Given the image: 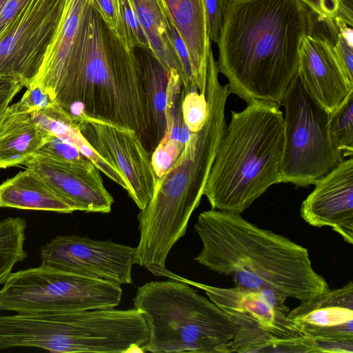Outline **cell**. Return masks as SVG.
Returning <instances> with one entry per match:
<instances>
[{"instance_id": "cell-1", "label": "cell", "mask_w": 353, "mask_h": 353, "mask_svg": "<svg viewBox=\"0 0 353 353\" xmlns=\"http://www.w3.org/2000/svg\"><path fill=\"white\" fill-rule=\"evenodd\" d=\"M314 15L301 0H229L216 43L230 93L281 106Z\"/></svg>"}, {"instance_id": "cell-2", "label": "cell", "mask_w": 353, "mask_h": 353, "mask_svg": "<svg viewBox=\"0 0 353 353\" xmlns=\"http://www.w3.org/2000/svg\"><path fill=\"white\" fill-rule=\"evenodd\" d=\"M194 229L202 250L194 259L230 277L236 287L272 290L301 302L330 288L313 268L305 248L239 213L211 208L199 214Z\"/></svg>"}, {"instance_id": "cell-3", "label": "cell", "mask_w": 353, "mask_h": 353, "mask_svg": "<svg viewBox=\"0 0 353 353\" xmlns=\"http://www.w3.org/2000/svg\"><path fill=\"white\" fill-rule=\"evenodd\" d=\"M52 96L76 121L133 130L146 147L147 99L135 50L108 28L92 5L82 43Z\"/></svg>"}, {"instance_id": "cell-4", "label": "cell", "mask_w": 353, "mask_h": 353, "mask_svg": "<svg viewBox=\"0 0 353 353\" xmlns=\"http://www.w3.org/2000/svg\"><path fill=\"white\" fill-rule=\"evenodd\" d=\"M219 73L210 50L205 122L200 130L192 132L176 159L157 179L150 201L140 210L134 264L165 268L170 250L185 235L191 215L200 203L226 125L225 108L230 92L228 84L220 83Z\"/></svg>"}, {"instance_id": "cell-5", "label": "cell", "mask_w": 353, "mask_h": 353, "mask_svg": "<svg viewBox=\"0 0 353 353\" xmlns=\"http://www.w3.org/2000/svg\"><path fill=\"white\" fill-rule=\"evenodd\" d=\"M283 144L280 105L252 101L232 111L204 188L211 208L241 214L280 183Z\"/></svg>"}, {"instance_id": "cell-6", "label": "cell", "mask_w": 353, "mask_h": 353, "mask_svg": "<svg viewBox=\"0 0 353 353\" xmlns=\"http://www.w3.org/2000/svg\"><path fill=\"white\" fill-rule=\"evenodd\" d=\"M133 303L150 332L141 352L223 353L239 330L214 303L181 281L148 282Z\"/></svg>"}, {"instance_id": "cell-7", "label": "cell", "mask_w": 353, "mask_h": 353, "mask_svg": "<svg viewBox=\"0 0 353 353\" xmlns=\"http://www.w3.org/2000/svg\"><path fill=\"white\" fill-rule=\"evenodd\" d=\"M148 270L155 276L181 281L203 290L227 314L239 330L223 353H317L314 342L288 317V298L279 292L212 286L179 276L165 267Z\"/></svg>"}, {"instance_id": "cell-8", "label": "cell", "mask_w": 353, "mask_h": 353, "mask_svg": "<svg viewBox=\"0 0 353 353\" xmlns=\"http://www.w3.org/2000/svg\"><path fill=\"white\" fill-rule=\"evenodd\" d=\"M120 285L42 265L11 272L0 289V310L70 312L117 307Z\"/></svg>"}, {"instance_id": "cell-9", "label": "cell", "mask_w": 353, "mask_h": 353, "mask_svg": "<svg viewBox=\"0 0 353 353\" xmlns=\"http://www.w3.org/2000/svg\"><path fill=\"white\" fill-rule=\"evenodd\" d=\"M281 105L285 114L280 183H291L299 187L312 185L344 158L330 138V114L307 94L298 75Z\"/></svg>"}, {"instance_id": "cell-10", "label": "cell", "mask_w": 353, "mask_h": 353, "mask_svg": "<svg viewBox=\"0 0 353 353\" xmlns=\"http://www.w3.org/2000/svg\"><path fill=\"white\" fill-rule=\"evenodd\" d=\"M65 0H32L0 37V76L28 88L57 29Z\"/></svg>"}, {"instance_id": "cell-11", "label": "cell", "mask_w": 353, "mask_h": 353, "mask_svg": "<svg viewBox=\"0 0 353 353\" xmlns=\"http://www.w3.org/2000/svg\"><path fill=\"white\" fill-rule=\"evenodd\" d=\"M134 252L135 248L110 239L62 235L41 247L40 258L46 266L121 285L132 283Z\"/></svg>"}, {"instance_id": "cell-12", "label": "cell", "mask_w": 353, "mask_h": 353, "mask_svg": "<svg viewBox=\"0 0 353 353\" xmlns=\"http://www.w3.org/2000/svg\"><path fill=\"white\" fill-rule=\"evenodd\" d=\"M80 132L94 150L114 165L127 183L139 209L150 201L158 179L151 154L133 130L92 119L78 122Z\"/></svg>"}, {"instance_id": "cell-13", "label": "cell", "mask_w": 353, "mask_h": 353, "mask_svg": "<svg viewBox=\"0 0 353 353\" xmlns=\"http://www.w3.org/2000/svg\"><path fill=\"white\" fill-rule=\"evenodd\" d=\"M288 317L311 339L318 352H353V283L323 294L289 310Z\"/></svg>"}, {"instance_id": "cell-14", "label": "cell", "mask_w": 353, "mask_h": 353, "mask_svg": "<svg viewBox=\"0 0 353 353\" xmlns=\"http://www.w3.org/2000/svg\"><path fill=\"white\" fill-rule=\"evenodd\" d=\"M302 202V219L312 226L330 227L345 242L353 243V159L341 161L314 183Z\"/></svg>"}, {"instance_id": "cell-15", "label": "cell", "mask_w": 353, "mask_h": 353, "mask_svg": "<svg viewBox=\"0 0 353 353\" xmlns=\"http://www.w3.org/2000/svg\"><path fill=\"white\" fill-rule=\"evenodd\" d=\"M21 165L41 176L75 211L110 212L114 199L94 164L77 165L34 153Z\"/></svg>"}, {"instance_id": "cell-16", "label": "cell", "mask_w": 353, "mask_h": 353, "mask_svg": "<svg viewBox=\"0 0 353 353\" xmlns=\"http://www.w3.org/2000/svg\"><path fill=\"white\" fill-rule=\"evenodd\" d=\"M297 75L307 94L329 114L353 90L336 59L333 44L314 33L303 40Z\"/></svg>"}, {"instance_id": "cell-17", "label": "cell", "mask_w": 353, "mask_h": 353, "mask_svg": "<svg viewBox=\"0 0 353 353\" xmlns=\"http://www.w3.org/2000/svg\"><path fill=\"white\" fill-rule=\"evenodd\" d=\"M91 8L92 0L65 1L57 29L32 84L43 86L52 96L82 43Z\"/></svg>"}, {"instance_id": "cell-18", "label": "cell", "mask_w": 353, "mask_h": 353, "mask_svg": "<svg viewBox=\"0 0 353 353\" xmlns=\"http://www.w3.org/2000/svg\"><path fill=\"white\" fill-rule=\"evenodd\" d=\"M189 53L194 85L206 93L208 55L211 48L203 0H163Z\"/></svg>"}, {"instance_id": "cell-19", "label": "cell", "mask_w": 353, "mask_h": 353, "mask_svg": "<svg viewBox=\"0 0 353 353\" xmlns=\"http://www.w3.org/2000/svg\"><path fill=\"white\" fill-rule=\"evenodd\" d=\"M48 132L16 103L0 112V169L21 165L44 143Z\"/></svg>"}, {"instance_id": "cell-20", "label": "cell", "mask_w": 353, "mask_h": 353, "mask_svg": "<svg viewBox=\"0 0 353 353\" xmlns=\"http://www.w3.org/2000/svg\"><path fill=\"white\" fill-rule=\"evenodd\" d=\"M0 207L66 214L75 211L41 176L30 168L0 184Z\"/></svg>"}, {"instance_id": "cell-21", "label": "cell", "mask_w": 353, "mask_h": 353, "mask_svg": "<svg viewBox=\"0 0 353 353\" xmlns=\"http://www.w3.org/2000/svg\"><path fill=\"white\" fill-rule=\"evenodd\" d=\"M183 97L181 74L176 70H170L167 89L165 130L163 139L151 155L158 178L174 162L192 134L183 116Z\"/></svg>"}, {"instance_id": "cell-22", "label": "cell", "mask_w": 353, "mask_h": 353, "mask_svg": "<svg viewBox=\"0 0 353 353\" xmlns=\"http://www.w3.org/2000/svg\"><path fill=\"white\" fill-rule=\"evenodd\" d=\"M147 99L148 135L146 149L151 154L165 130V107L169 71L150 50L135 48Z\"/></svg>"}, {"instance_id": "cell-23", "label": "cell", "mask_w": 353, "mask_h": 353, "mask_svg": "<svg viewBox=\"0 0 353 353\" xmlns=\"http://www.w3.org/2000/svg\"><path fill=\"white\" fill-rule=\"evenodd\" d=\"M30 114L40 127L71 143L110 179L124 190L127 189L126 181L121 173L94 150L80 132L78 122L56 102L43 110L32 112Z\"/></svg>"}, {"instance_id": "cell-24", "label": "cell", "mask_w": 353, "mask_h": 353, "mask_svg": "<svg viewBox=\"0 0 353 353\" xmlns=\"http://www.w3.org/2000/svg\"><path fill=\"white\" fill-rule=\"evenodd\" d=\"M148 37L151 52L170 71L182 76L181 67L171 41L159 0H130Z\"/></svg>"}, {"instance_id": "cell-25", "label": "cell", "mask_w": 353, "mask_h": 353, "mask_svg": "<svg viewBox=\"0 0 353 353\" xmlns=\"http://www.w3.org/2000/svg\"><path fill=\"white\" fill-rule=\"evenodd\" d=\"M26 222L21 217L0 221V285L3 284L14 265L27 257L24 250Z\"/></svg>"}, {"instance_id": "cell-26", "label": "cell", "mask_w": 353, "mask_h": 353, "mask_svg": "<svg viewBox=\"0 0 353 353\" xmlns=\"http://www.w3.org/2000/svg\"><path fill=\"white\" fill-rule=\"evenodd\" d=\"M328 132L333 145L343 157L353 154V90L330 114Z\"/></svg>"}, {"instance_id": "cell-27", "label": "cell", "mask_w": 353, "mask_h": 353, "mask_svg": "<svg viewBox=\"0 0 353 353\" xmlns=\"http://www.w3.org/2000/svg\"><path fill=\"white\" fill-rule=\"evenodd\" d=\"M35 153L57 161L77 165L94 164L71 143L50 132L44 143Z\"/></svg>"}, {"instance_id": "cell-28", "label": "cell", "mask_w": 353, "mask_h": 353, "mask_svg": "<svg viewBox=\"0 0 353 353\" xmlns=\"http://www.w3.org/2000/svg\"><path fill=\"white\" fill-rule=\"evenodd\" d=\"M320 19L353 26V0H301Z\"/></svg>"}, {"instance_id": "cell-29", "label": "cell", "mask_w": 353, "mask_h": 353, "mask_svg": "<svg viewBox=\"0 0 353 353\" xmlns=\"http://www.w3.org/2000/svg\"><path fill=\"white\" fill-rule=\"evenodd\" d=\"M182 112L188 128L196 132L203 126L208 114L206 93H201L196 88L184 92Z\"/></svg>"}, {"instance_id": "cell-30", "label": "cell", "mask_w": 353, "mask_h": 353, "mask_svg": "<svg viewBox=\"0 0 353 353\" xmlns=\"http://www.w3.org/2000/svg\"><path fill=\"white\" fill-rule=\"evenodd\" d=\"M92 5L108 28L125 46L135 50L124 26L120 0H92Z\"/></svg>"}, {"instance_id": "cell-31", "label": "cell", "mask_w": 353, "mask_h": 353, "mask_svg": "<svg viewBox=\"0 0 353 353\" xmlns=\"http://www.w3.org/2000/svg\"><path fill=\"white\" fill-rule=\"evenodd\" d=\"M338 28L333 50L349 84L353 87V31L344 23H335Z\"/></svg>"}, {"instance_id": "cell-32", "label": "cell", "mask_w": 353, "mask_h": 353, "mask_svg": "<svg viewBox=\"0 0 353 353\" xmlns=\"http://www.w3.org/2000/svg\"><path fill=\"white\" fill-rule=\"evenodd\" d=\"M124 26L134 48L150 50L148 37L130 0H120ZM151 51V50H150Z\"/></svg>"}, {"instance_id": "cell-33", "label": "cell", "mask_w": 353, "mask_h": 353, "mask_svg": "<svg viewBox=\"0 0 353 353\" xmlns=\"http://www.w3.org/2000/svg\"><path fill=\"white\" fill-rule=\"evenodd\" d=\"M54 103V99L45 88L32 84L16 104L20 110L31 113L43 110Z\"/></svg>"}, {"instance_id": "cell-34", "label": "cell", "mask_w": 353, "mask_h": 353, "mask_svg": "<svg viewBox=\"0 0 353 353\" xmlns=\"http://www.w3.org/2000/svg\"><path fill=\"white\" fill-rule=\"evenodd\" d=\"M229 0H203L208 34L211 42L216 43L221 30Z\"/></svg>"}, {"instance_id": "cell-35", "label": "cell", "mask_w": 353, "mask_h": 353, "mask_svg": "<svg viewBox=\"0 0 353 353\" xmlns=\"http://www.w3.org/2000/svg\"><path fill=\"white\" fill-rule=\"evenodd\" d=\"M32 0H6L0 9V37Z\"/></svg>"}, {"instance_id": "cell-36", "label": "cell", "mask_w": 353, "mask_h": 353, "mask_svg": "<svg viewBox=\"0 0 353 353\" xmlns=\"http://www.w3.org/2000/svg\"><path fill=\"white\" fill-rule=\"evenodd\" d=\"M23 87L21 82L16 78L0 76V112L10 105Z\"/></svg>"}, {"instance_id": "cell-37", "label": "cell", "mask_w": 353, "mask_h": 353, "mask_svg": "<svg viewBox=\"0 0 353 353\" xmlns=\"http://www.w3.org/2000/svg\"><path fill=\"white\" fill-rule=\"evenodd\" d=\"M6 0H0V9Z\"/></svg>"}]
</instances>
